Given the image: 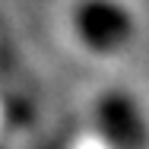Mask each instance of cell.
I'll return each instance as SVG.
<instances>
[{"instance_id": "1", "label": "cell", "mask_w": 149, "mask_h": 149, "mask_svg": "<svg viewBox=\"0 0 149 149\" xmlns=\"http://www.w3.org/2000/svg\"><path fill=\"white\" fill-rule=\"evenodd\" d=\"M79 38L95 51H118L133 35V16L118 0H83L76 6Z\"/></svg>"}, {"instance_id": "2", "label": "cell", "mask_w": 149, "mask_h": 149, "mask_svg": "<svg viewBox=\"0 0 149 149\" xmlns=\"http://www.w3.org/2000/svg\"><path fill=\"white\" fill-rule=\"evenodd\" d=\"M98 130L105 136V143L114 149H146L149 143V127L136 102L127 92H108L102 95L98 108H95Z\"/></svg>"}]
</instances>
